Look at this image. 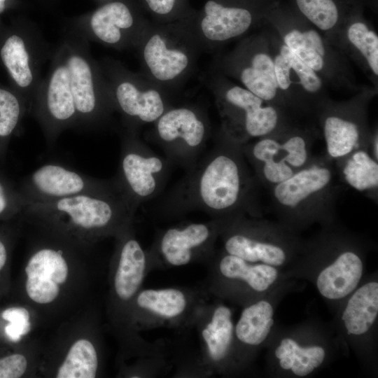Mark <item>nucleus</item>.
Listing matches in <instances>:
<instances>
[{
    "label": "nucleus",
    "mask_w": 378,
    "mask_h": 378,
    "mask_svg": "<svg viewBox=\"0 0 378 378\" xmlns=\"http://www.w3.org/2000/svg\"><path fill=\"white\" fill-rule=\"evenodd\" d=\"M258 182L240 145L219 127L215 144L162 199V214L202 211L214 219L260 218Z\"/></svg>",
    "instance_id": "1"
},
{
    "label": "nucleus",
    "mask_w": 378,
    "mask_h": 378,
    "mask_svg": "<svg viewBox=\"0 0 378 378\" xmlns=\"http://www.w3.org/2000/svg\"><path fill=\"white\" fill-rule=\"evenodd\" d=\"M136 209L120 186L104 192L30 203L20 217L86 242L116 237L132 223Z\"/></svg>",
    "instance_id": "2"
},
{
    "label": "nucleus",
    "mask_w": 378,
    "mask_h": 378,
    "mask_svg": "<svg viewBox=\"0 0 378 378\" xmlns=\"http://www.w3.org/2000/svg\"><path fill=\"white\" fill-rule=\"evenodd\" d=\"M322 228L316 237L304 241L288 273L303 268L304 272L297 275L306 276L327 302L338 307L364 279L365 246L335 223Z\"/></svg>",
    "instance_id": "3"
},
{
    "label": "nucleus",
    "mask_w": 378,
    "mask_h": 378,
    "mask_svg": "<svg viewBox=\"0 0 378 378\" xmlns=\"http://www.w3.org/2000/svg\"><path fill=\"white\" fill-rule=\"evenodd\" d=\"M334 161L326 154L311 162L288 179L268 190L279 223L298 232L314 223H335L340 188Z\"/></svg>",
    "instance_id": "4"
},
{
    "label": "nucleus",
    "mask_w": 378,
    "mask_h": 378,
    "mask_svg": "<svg viewBox=\"0 0 378 378\" xmlns=\"http://www.w3.org/2000/svg\"><path fill=\"white\" fill-rule=\"evenodd\" d=\"M266 22L283 43L323 80L328 88L356 93L360 86L350 60L284 0H276Z\"/></svg>",
    "instance_id": "5"
},
{
    "label": "nucleus",
    "mask_w": 378,
    "mask_h": 378,
    "mask_svg": "<svg viewBox=\"0 0 378 378\" xmlns=\"http://www.w3.org/2000/svg\"><path fill=\"white\" fill-rule=\"evenodd\" d=\"M202 80L214 97L220 118V128L240 146L298 122L289 111L210 68Z\"/></svg>",
    "instance_id": "6"
},
{
    "label": "nucleus",
    "mask_w": 378,
    "mask_h": 378,
    "mask_svg": "<svg viewBox=\"0 0 378 378\" xmlns=\"http://www.w3.org/2000/svg\"><path fill=\"white\" fill-rule=\"evenodd\" d=\"M135 50L140 72L175 97L195 73L202 52L184 19L151 21Z\"/></svg>",
    "instance_id": "7"
},
{
    "label": "nucleus",
    "mask_w": 378,
    "mask_h": 378,
    "mask_svg": "<svg viewBox=\"0 0 378 378\" xmlns=\"http://www.w3.org/2000/svg\"><path fill=\"white\" fill-rule=\"evenodd\" d=\"M223 251L244 260L291 269L304 241L281 223L248 216L220 219Z\"/></svg>",
    "instance_id": "8"
},
{
    "label": "nucleus",
    "mask_w": 378,
    "mask_h": 378,
    "mask_svg": "<svg viewBox=\"0 0 378 378\" xmlns=\"http://www.w3.org/2000/svg\"><path fill=\"white\" fill-rule=\"evenodd\" d=\"M60 41L65 48L77 129L106 127L115 111L108 83L98 60L91 54L89 41L70 26L62 30Z\"/></svg>",
    "instance_id": "9"
},
{
    "label": "nucleus",
    "mask_w": 378,
    "mask_h": 378,
    "mask_svg": "<svg viewBox=\"0 0 378 378\" xmlns=\"http://www.w3.org/2000/svg\"><path fill=\"white\" fill-rule=\"evenodd\" d=\"M318 130L296 122L242 146V152L259 184L267 190L307 165Z\"/></svg>",
    "instance_id": "10"
},
{
    "label": "nucleus",
    "mask_w": 378,
    "mask_h": 378,
    "mask_svg": "<svg viewBox=\"0 0 378 378\" xmlns=\"http://www.w3.org/2000/svg\"><path fill=\"white\" fill-rule=\"evenodd\" d=\"M276 0H206L184 20L202 52L223 46L260 29Z\"/></svg>",
    "instance_id": "11"
},
{
    "label": "nucleus",
    "mask_w": 378,
    "mask_h": 378,
    "mask_svg": "<svg viewBox=\"0 0 378 378\" xmlns=\"http://www.w3.org/2000/svg\"><path fill=\"white\" fill-rule=\"evenodd\" d=\"M209 68L291 113L278 87L265 24L238 40L230 50L218 52Z\"/></svg>",
    "instance_id": "12"
},
{
    "label": "nucleus",
    "mask_w": 378,
    "mask_h": 378,
    "mask_svg": "<svg viewBox=\"0 0 378 378\" xmlns=\"http://www.w3.org/2000/svg\"><path fill=\"white\" fill-rule=\"evenodd\" d=\"M108 83L115 111L124 128L139 130L153 124L176 104L175 97L161 89L139 72L127 69L110 57L98 59Z\"/></svg>",
    "instance_id": "13"
},
{
    "label": "nucleus",
    "mask_w": 378,
    "mask_h": 378,
    "mask_svg": "<svg viewBox=\"0 0 378 378\" xmlns=\"http://www.w3.org/2000/svg\"><path fill=\"white\" fill-rule=\"evenodd\" d=\"M52 48L41 30L31 23L0 20V64L5 69L10 88L26 102L29 115L42 80L43 66Z\"/></svg>",
    "instance_id": "14"
},
{
    "label": "nucleus",
    "mask_w": 378,
    "mask_h": 378,
    "mask_svg": "<svg viewBox=\"0 0 378 378\" xmlns=\"http://www.w3.org/2000/svg\"><path fill=\"white\" fill-rule=\"evenodd\" d=\"M377 92L374 86L363 87L346 100L329 98L316 111L314 118L324 139L326 155L333 161L358 149L368 150L372 131L368 108Z\"/></svg>",
    "instance_id": "15"
},
{
    "label": "nucleus",
    "mask_w": 378,
    "mask_h": 378,
    "mask_svg": "<svg viewBox=\"0 0 378 378\" xmlns=\"http://www.w3.org/2000/svg\"><path fill=\"white\" fill-rule=\"evenodd\" d=\"M211 134L206 110L198 104L187 103L168 108L153 123L146 138L159 146L172 164L187 172L200 160Z\"/></svg>",
    "instance_id": "16"
},
{
    "label": "nucleus",
    "mask_w": 378,
    "mask_h": 378,
    "mask_svg": "<svg viewBox=\"0 0 378 378\" xmlns=\"http://www.w3.org/2000/svg\"><path fill=\"white\" fill-rule=\"evenodd\" d=\"M50 60L49 71L42 78L29 115L40 125L47 145L52 146L64 130L77 129L78 117L65 48L60 40Z\"/></svg>",
    "instance_id": "17"
},
{
    "label": "nucleus",
    "mask_w": 378,
    "mask_h": 378,
    "mask_svg": "<svg viewBox=\"0 0 378 378\" xmlns=\"http://www.w3.org/2000/svg\"><path fill=\"white\" fill-rule=\"evenodd\" d=\"M172 164L166 157L151 150L140 139L138 130L122 128L115 178L136 208L162 192Z\"/></svg>",
    "instance_id": "18"
},
{
    "label": "nucleus",
    "mask_w": 378,
    "mask_h": 378,
    "mask_svg": "<svg viewBox=\"0 0 378 378\" xmlns=\"http://www.w3.org/2000/svg\"><path fill=\"white\" fill-rule=\"evenodd\" d=\"M276 78L288 109L296 117L314 116L329 98L328 87L313 69L299 59L266 22Z\"/></svg>",
    "instance_id": "19"
},
{
    "label": "nucleus",
    "mask_w": 378,
    "mask_h": 378,
    "mask_svg": "<svg viewBox=\"0 0 378 378\" xmlns=\"http://www.w3.org/2000/svg\"><path fill=\"white\" fill-rule=\"evenodd\" d=\"M321 328L303 324L274 331L270 340L269 364L278 374L306 377L324 367L332 358L334 344Z\"/></svg>",
    "instance_id": "20"
},
{
    "label": "nucleus",
    "mask_w": 378,
    "mask_h": 378,
    "mask_svg": "<svg viewBox=\"0 0 378 378\" xmlns=\"http://www.w3.org/2000/svg\"><path fill=\"white\" fill-rule=\"evenodd\" d=\"M150 23L138 0H111L69 26L88 41L124 50L136 49Z\"/></svg>",
    "instance_id": "21"
},
{
    "label": "nucleus",
    "mask_w": 378,
    "mask_h": 378,
    "mask_svg": "<svg viewBox=\"0 0 378 378\" xmlns=\"http://www.w3.org/2000/svg\"><path fill=\"white\" fill-rule=\"evenodd\" d=\"M214 290L219 295L245 300V304L262 298L286 284V272L254 263L222 251L213 258Z\"/></svg>",
    "instance_id": "22"
},
{
    "label": "nucleus",
    "mask_w": 378,
    "mask_h": 378,
    "mask_svg": "<svg viewBox=\"0 0 378 378\" xmlns=\"http://www.w3.org/2000/svg\"><path fill=\"white\" fill-rule=\"evenodd\" d=\"M221 223L214 219L188 223L160 231L147 252L148 267L155 264L180 267L200 259L211 260L220 237Z\"/></svg>",
    "instance_id": "23"
},
{
    "label": "nucleus",
    "mask_w": 378,
    "mask_h": 378,
    "mask_svg": "<svg viewBox=\"0 0 378 378\" xmlns=\"http://www.w3.org/2000/svg\"><path fill=\"white\" fill-rule=\"evenodd\" d=\"M18 189L28 204L82 194L111 191L120 187L115 177L94 178L56 162L41 165L23 178Z\"/></svg>",
    "instance_id": "24"
},
{
    "label": "nucleus",
    "mask_w": 378,
    "mask_h": 378,
    "mask_svg": "<svg viewBox=\"0 0 378 378\" xmlns=\"http://www.w3.org/2000/svg\"><path fill=\"white\" fill-rule=\"evenodd\" d=\"M340 339L363 360H369L374 350L378 318V281L375 275L363 279L339 305Z\"/></svg>",
    "instance_id": "25"
},
{
    "label": "nucleus",
    "mask_w": 378,
    "mask_h": 378,
    "mask_svg": "<svg viewBox=\"0 0 378 378\" xmlns=\"http://www.w3.org/2000/svg\"><path fill=\"white\" fill-rule=\"evenodd\" d=\"M202 295L183 288L141 289L133 302L143 326L181 325L196 318Z\"/></svg>",
    "instance_id": "26"
},
{
    "label": "nucleus",
    "mask_w": 378,
    "mask_h": 378,
    "mask_svg": "<svg viewBox=\"0 0 378 378\" xmlns=\"http://www.w3.org/2000/svg\"><path fill=\"white\" fill-rule=\"evenodd\" d=\"M61 242L49 241L38 246L25 266V290L33 302L46 304L59 296L60 285L69 276L66 251Z\"/></svg>",
    "instance_id": "27"
},
{
    "label": "nucleus",
    "mask_w": 378,
    "mask_h": 378,
    "mask_svg": "<svg viewBox=\"0 0 378 378\" xmlns=\"http://www.w3.org/2000/svg\"><path fill=\"white\" fill-rule=\"evenodd\" d=\"M200 324V338L206 365L218 372L239 366L234 323L231 309L223 303L205 307Z\"/></svg>",
    "instance_id": "28"
},
{
    "label": "nucleus",
    "mask_w": 378,
    "mask_h": 378,
    "mask_svg": "<svg viewBox=\"0 0 378 378\" xmlns=\"http://www.w3.org/2000/svg\"><path fill=\"white\" fill-rule=\"evenodd\" d=\"M284 284L271 293L251 302L242 309L234 324V337L239 364L248 356L267 344L274 331L275 309Z\"/></svg>",
    "instance_id": "29"
},
{
    "label": "nucleus",
    "mask_w": 378,
    "mask_h": 378,
    "mask_svg": "<svg viewBox=\"0 0 378 378\" xmlns=\"http://www.w3.org/2000/svg\"><path fill=\"white\" fill-rule=\"evenodd\" d=\"M115 271L112 289L115 298L123 304H133L149 270L147 252L134 236L132 223L117 236Z\"/></svg>",
    "instance_id": "30"
},
{
    "label": "nucleus",
    "mask_w": 378,
    "mask_h": 378,
    "mask_svg": "<svg viewBox=\"0 0 378 378\" xmlns=\"http://www.w3.org/2000/svg\"><path fill=\"white\" fill-rule=\"evenodd\" d=\"M328 41L354 61L377 88L378 35L364 12L351 17Z\"/></svg>",
    "instance_id": "31"
},
{
    "label": "nucleus",
    "mask_w": 378,
    "mask_h": 378,
    "mask_svg": "<svg viewBox=\"0 0 378 378\" xmlns=\"http://www.w3.org/2000/svg\"><path fill=\"white\" fill-rule=\"evenodd\" d=\"M317 28L328 41L371 0H284Z\"/></svg>",
    "instance_id": "32"
},
{
    "label": "nucleus",
    "mask_w": 378,
    "mask_h": 378,
    "mask_svg": "<svg viewBox=\"0 0 378 378\" xmlns=\"http://www.w3.org/2000/svg\"><path fill=\"white\" fill-rule=\"evenodd\" d=\"M334 162L341 180L377 202L378 161L368 150H356Z\"/></svg>",
    "instance_id": "33"
},
{
    "label": "nucleus",
    "mask_w": 378,
    "mask_h": 378,
    "mask_svg": "<svg viewBox=\"0 0 378 378\" xmlns=\"http://www.w3.org/2000/svg\"><path fill=\"white\" fill-rule=\"evenodd\" d=\"M27 115L29 108L24 99L0 83V165L5 161L12 137Z\"/></svg>",
    "instance_id": "34"
},
{
    "label": "nucleus",
    "mask_w": 378,
    "mask_h": 378,
    "mask_svg": "<svg viewBox=\"0 0 378 378\" xmlns=\"http://www.w3.org/2000/svg\"><path fill=\"white\" fill-rule=\"evenodd\" d=\"M99 359L94 344L87 339L76 341L59 366L55 377L94 378L97 374Z\"/></svg>",
    "instance_id": "35"
},
{
    "label": "nucleus",
    "mask_w": 378,
    "mask_h": 378,
    "mask_svg": "<svg viewBox=\"0 0 378 378\" xmlns=\"http://www.w3.org/2000/svg\"><path fill=\"white\" fill-rule=\"evenodd\" d=\"M150 20L166 24L181 20L190 16L195 9L189 0H138Z\"/></svg>",
    "instance_id": "36"
},
{
    "label": "nucleus",
    "mask_w": 378,
    "mask_h": 378,
    "mask_svg": "<svg viewBox=\"0 0 378 378\" xmlns=\"http://www.w3.org/2000/svg\"><path fill=\"white\" fill-rule=\"evenodd\" d=\"M27 204L18 186L0 170V220L20 217Z\"/></svg>",
    "instance_id": "37"
},
{
    "label": "nucleus",
    "mask_w": 378,
    "mask_h": 378,
    "mask_svg": "<svg viewBox=\"0 0 378 378\" xmlns=\"http://www.w3.org/2000/svg\"><path fill=\"white\" fill-rule=\"evenodd\" d=\"M1 317L8 322L4 327V332L12 342H19L31 330L30 314L24 307L7 308L2 312Z\"/></svg>",
    "instance_id": "38"
},
{
    "label": "nucleus",
    "mask_w": 378,
    "mask_h": 378,
    "mask_svg": "<svg viewBox=\"0 0 378 378\" xmlns=\"http://www.w3.org/2000/svg\"><path fill=\"white\" fill-rule=\"evenodd\" d=\"M27 359L21 354L0 358V378L21 377L27 369Z\"/></svg>",
    "instance_id": "39"
},
{
    "label": "nucleus",
    "mask_w": 378,
    "mask_h": 378,
    "mask_svg": "<svg viewBox=\"0 0 378 378\" xmlns=\"http://www.w3.org/2000/svg\"><path fill=\"white\" fill-rule=\"evenodd\" d=\"M5 235L4 232H0V272L7 263L10 251L9 238Z\"/></svg>",
    "instance_id": "40"
},
{
    "label": "nucleus",
    "mask_w": 378,
    "mask_h": 378,
    "mask_svg": "<svg viewBox=\"0 0 378 378\" xmlns=\"http://www.w3.org/2000/svg\"><path fill=\"white\" fill-rule=\"evenodd\" d=\"M368 151L372 157L378 161V131L377 127L372 131Z\"/></svg>",
    "instance_id": "41"
},
{
    "label": "nucleus",
    "mask_w": 378,
    "mask_h": 378,
    "mask_svg": "<svg viewBox=\"0 0 378 378\" xmlns=\"http://www.w3.org/2000/svg\"><path fill=\"white\" fill-rule=\"evenodd\" d=\"M13 2V0H0V15L10 8Z\"/></svg>",
    "instance_id": "42"
},
{
    "label": "nucleus",
    "mask_w": 378,
    "mask_h": 378,
    "mask_svg": "<svg viewBox=\"0 0 378 378\" xmlns=\"http://www.w3.org/2000/svg\"><path fill=\"white\" fill-rule=\"evenodd\" d=\"M372 4L373 7H375V4H377V0H371Z\"/></svg>",
    "instance_id": "43"
},
{
    "label": "nucleus",
    "mask_w": 378,
    "mask_h": 378,
    "mask_svg": "<svg viewBox=\"0 0 378 378\" xmlns=\"http://www.w3.org/2000/svg\"><path fill=\"white\" fill-rule=\"evenodd\" d=\"M97 1H99V2H102V3L103 4V3L109 1H111V0H97Z\"/></svg>",
    "instance_id": "44"
}]
</instances>
